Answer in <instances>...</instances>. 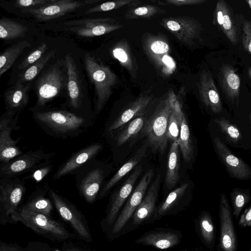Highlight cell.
I'll list each match as a JSON object with an SVG mask.
<instances>
[{
    "label": "cell",
    "mask_w": 251,
    "mask_h": 251,
    "mask_svg": "<svg viewBox=\"0 0 251 251\" xmlns=\"http://www.w3.org/2000/svg\"><path fill=\"white\" fill-rule=\"evenodd\" d=\"M49 187L45 184L36 189L22 206L32 211L51 217L53 206L50 200L45 197Z\"/></svg>",
    "instance_id": "obj_27"
},
{
    "label": "cell",
    "mask_w": 251,
    "mask_h": 251,
    "mask_svg": "<svg viewBox=\"0 0 251 251\" xmlns=\"http://www.w3.org/2000/svg\"><path fill=\"white\" fill-rule=\"evenodd\" d=\"M214 121L222 133L229 142L237 144L242 140L241 132L234 124L224 117L215 119Z\"/></svg>",
    "instance_id": "obj_42"
},
{
    "label": "cell",
    "mask_w": 251,
    "mask_h": 251,
    "mask_svg": "<svg viewBox=\"0 0 251 251\" xmlns=\"http://www.w3.org/2000/svg\"><path fill=\"white\" fill-rule=\"evenodd\" d=\"M53 164L51 160L46 162L29 173L23 179H32L36 182H39L51 172Z\"/></svg>",
    "instance_id": "obj_46"
},
{
    "label": "cell",
    "mask_w": 251,
    "mask_h": 251,
    "mask_svg": "<svg viewBox=\"0 0 251 251\" xmlns=\"http://www.w3.org/2000/svg\"><path fill=\"white\" fill-rule=\"evenodd\" d=\"M213 143L217 156L231 177L241 180L251 178V168L247 163L234 154L219 137H215Z\"/></svg>",
    "instance_id": "obj_16"
},
{
    "label": "cell",
    "mask_w": 251,
    "mask_h": 251,
    "mask_svg": "<svg viewBox=\"0 0 251 251\" xmlns=\"http://www.w3.org/2000/svg\"><path fill=\"white\" fill-rule=\"evenodd\" d=\"M203 0H166L164 1H160L163 5L170 4L175 6H184L199 4L205 2Z\"/></svg>",
    "instance_id": "obj_50"
},
{
    "label": "cell",
    "mask_w": 251,
    "mask_h": 251,
    "mask_svg": "<svg viewBox=\"0 0 251 251\" xmlns=\"http://www.w3.org/2000/svg\"><path fill=\"white\" fill-rule=\"evenodd\" d=\"M179 235L169 231H151L146 233L136 240V243L150 245L164 250L177 245L180 241Z\"/></svg>",
    "instance_id": "obj_25"
},
{
    "label": "cell",
    "mask_w": 251,
    "mask_h": 251,
    "mask_svg": "<svg viewBox=\"0 0 251 251\" xmlns=\"http://www.w3.org/2000/svg\"><path fill=\"white\" fill-rule=\"evenodd\" d=\"M220 233L218 251H237V240L228 200L224 193L219 203Z\"/></svg>",
    "instance_id": "obj_15"
},
{
    "label": "cell",
    "mask_w": 251,
    "mask_h": 251,
    "mask_svg": "<svg viewBox=\"0 0 251 251\" xmlns=\"http://www.w3.org/2000/svg\"><path fill=\"white\" fill-rule=\"evenodd\" d=\"M48 49L47 43L40 44L24 58L17 67L18 71L20 73L35 63L47 52Z\"/></svg>",
    "instance_id": "obj_44"
},
{
    "label": "cell",
    "mask_w": 251,
    "mask_h": 251,
    "mask_svg": "<svg viewBox=\"0 0 251 251\" xmlns=\"http://www.w3.org/2000/svg\"><path fill=\"white\" fill-rule=\"evenodd\" d=\"M179 146L178 141L173 142L170 149L165 177L168 189H172L179 179Z\"/></svg>",
    "instance_id": "obj_32"
},
{
    "label": "cell",
    "mask_w": 251,
    "mask_h": 251,
    "mask_svg": "<svg viewBox=\"0 0 251 251\" xmlns=\"http://www.w3.org/2000/svg\"><path fill=\"white\" fill-rule=\"evenodd\" d=\"M142 170V167L141 165L136 166L132 174L121 187L113 194L107 206L105 217L100 223L101 227L104 230H106L113 225L120 209L130 196Z\"/></svg>",
    "instance_id": "obj_14"
},
{
    "label": "cell",
    "mask_w": 251,
    "mask_h": 251,
    "mask_svg": "<svg viewBox=\"0 0 251 251\" xmlns=\"http://www.w3.org/2000/svg\"><path fill=\"white\" fill-rule=\"evenodd\" d=\"M229 195L232 206V215L238 220L242 209L251 201V194L249 189L235 188Z\"/></svg>",
    "instance_id": "obj_38"
},
{
    "label": "cell",
    "mask_w": 251,
    "mask_h": 251,
    "mask_svg": "<svg viewBox=\"0 0 251 251\" xmlns=\"http://www.w3.org/2000/svg\"><path fill=\"white\" fill-rule=\"evenodd\" d=\"M11 115L6 112L0 118V162L1 164L9 162L12 159L23 154L17 145L20 138L16 140L11 137L13 130L20 128L18 126V117Z\"/></svg>",
    "instance_id": "obj_12"
},
{
    "label": "cell",
    "mask_w": 251,
    "mask_h": 251,
    "mask_svg": "<svg viewBox=\"0 0 251 251\" xmlns=\"http://www.w3.org/2000/svg\"><path fill=\"white\" fill-rule=\"evenodd\" d=\"M198 88L201 99L204 104L213 113H220L222 111L220 97L209 71L201 72Z\"/></svg>",
    "instance_id": "obj_22"
},
{
    "label": "cell",
    "mask_w": 251,
    "mask_h": 251,
    "mask_svg": "<svg viewBox=\"0 0 251 251\" xmlns=\"http://www.w3.org/2000/svg\"></svg>",
    "instance_id": "obj_55"
},
{
    "label": "cell",
    "mask_w": 251,
    "mask_h": 251,
    "mask_svg": "<svg viewBox=\"0 0 251 251\" xmlns=\"http://www.w3.org/2000/svg\"><path fill=\"white\" fill-rule=\"evenodd\" d=\"M24 179L18 177L0 179V225L11 223L12 215L18 210L25 193Z\"/></svg>",
    "instance_id": "obj_7"
},
{
    "label": "cell",
    "mask_w": 251,
    "mask_h": 251,
    "mask_svg": "<svg viewBox=\"0 0 251 251\" xmlns=\"http://www.w3.org/2000/svg\"><path fill=\"white\" fill-rule=\"evenodd\" d=\"M248 2L249 3V5L251 8V0H248Z\"/></svg>",
    "instance_id": "obj_53"
},
{
    "label": "cell",
    "mask_w": 251,
    "mask_h": 251,
    "mask_svg": "<svg viewBox=\"0 0 251 251\" xmlns=\"http://www.w3.org/2000/svg\"><path fill=\"white\" fill-rule=\"evenodd\" d=\"M201 238L208 248H213L215 241V228L210 214L207 212L201 213L199 220Z\"/></svg>",
    "instance_id": "obj_36"
},
{
    "label": "cell",
    "mask_w": 251,
    "mask_h": 251,
    "mask_svg": "<svg viewBox=\"0 0 251 251\" xmlns=\"http://www.w3.org/2000/svg\"><path fill=\"white\" fill-rule=\"evenodd\" d=\"M17 222L22 223L38 234L54 242H62L78 237L59 221L23 207L18 209L12 216L11 223Z\"/></svg>",
    "instance_id": "obj_2"
},
{
    "label": "cell",
    "mask_w": 251,
    "mask_h": 251,
    "mask_svg": "<svg viewBox=\"0 0 251 251\" xmlns=\"http://www.w3.org/2000/svg\"><path fill=\"white\" fill-rule=\"evenodd\" d=\"M143 48L155 66L163 73L171 74L175 69V63L169 55L168 44L158 36L148 35L144 40Z\"/></svg>",
    "instance_id": "obj_18"
},
{
    "label": "cell",
    "mask_w": 251,
    "mask_h": 251,
    "mask_svg": "<svg viewBox=\"0 0 251 251\" xmlns=\"http://www.w3.org/2000/svg\"><path fill=\"white\" fill-rule=\"evenodd\" d=\"M160 184V176L158 175L132 215L134 225H141L152 215L154 210Z\"/></svg>",
    "instance_id": "obj_23"
},
{
    "label": "cell",
    "mask_w": 251,
    "mask_h": 251,
    "mask_svg": "<svg viewBox=\"0 0 251 251\" xmlns=\"http://www.w3.org/2000/svg\"><path fill=\"white\" fill-rule=\"evenodd\" d=\"M32 83L15 82L4 92L5 112L15 116L26 106L29 101V93Z\"/></svg>",
    "instance_id": "obj_21"
},
{
    "label": "cell",
    "mask_w": 251,
    "mask_h": 251,
    "mask_svg": "<svg viewBox=\"0 0 251 251\" xmlns=\"http://www.w3.org/2000/svg\"><path fill=\"white\" fill-rule=\"evenodd\" d=\"M54 152H45L42 149L29 151L12 159L1 164L0 178L14 177L30 173L42 164L50 161Z\"/></svg>",
    "instance_id": "obj_9"
},
{
    "label": "cell",
    "mask_w": 251,
    "mask_h": 251,
    "mask_svg": "<svg viewBox=\"0 0 251 251\" xmlns=\"http://www.w3.org/2000/svg\"><path fill=\"white\" fill-rule=\"evenodd\" d=\"M188 185V183H185L172 191L158 208L156 216L159 217L166 215L181 199Z\"/></svg>",
    "instance_id": "obj_40"
},
{
    "label": "cell",
    "mask_w": 251,
    "mask_h": 251,
    "mask_svg": "<svg viewBox=\"0 0 251 251\" xmlns=\"http://www.w3.org/2000/svg\"><path fill=\"white\" fill-rule=\"evenodd\" d=\"M242 30L243 44L246 50L251 53V22H244Z\"/></svg>",
    "instance_id": "obj_48"
},
{
    "label": "cell",
    "mask_w": 251,
    "mask_h": 251,
    "mask_svg": "<svg viewBox=\"0 0 251 251\" xmlns=\"http://www.w3.org/2000/svg\"><path fill=\"white\" fill-rule=\"evenodd\" d=\"M164 13L165 11L158 6L146 5L130 9L126 12L125 17L126 19H138L148 18Z\"/></svg>",
    "instance_id": "obj_43"
},
{
    "label": "cell",
    "mask_w": 251,
    "mask_h": 251,
    "mask_svg": "<svg viewBox=\"0 0 251 251\" xmlns=\"http://www.w3.org/2000/svg\"><path fill=\"white\" fill-rule=\"evenodd\" d=\"M238 224L241 228L251 226V204L241 215Z\"/></svg>",
    "instance_id": "obj_49"
},
{
    "label": "cell",
    "mask_w": 251,
    "mask_h": 251,
    "mask_svg": "<svg viewBox=\"0 0 251 251\" xmlns=\"http://www.w3.org/2000/svg\"><path fill=\"white\" fill-rule=\"evenodd\" d=\"M151 99V96L142 95L132 102L107 127L106 131L112 132L126 124L133 118L142 115Z\"/></svg>",
    "instance_id": "obj_24"
},
{
    "label": "cell",
    "mask_w": 251,
    "mask_h": 251,
    "mask_svg": "<svg viewBox=\"0 0 251 251\" xmlns=\"http://www.w3.org/2000/svg\"><path fill=\"white\" fill-rule=\"evenodd\" d=\"M216 20L221 29L233 44L237 43L236 28L226 3L219 0L215 10Z\"/></svg>",
    "instance_id": "obj_28"
},
{
    "label": "cell",
    "mask_w": 251,
    "mask_h": 251,
    "mask_svg": "<svg viewBox=\"0 0 251 251\" xmlns=\"http://www.w3.org/2000/svg\"><path fill=\"white\" fill-rule=\"evenodd\" d=\"M98 1L99 0H51L50 2L44 5L21 10V12L37 21H47L63 16L85 5Z\"/></svg>",
    "instance_id": "obj_11"
},
{
    "label": "cell",
    "mask_w": 251,
    "mask_h": 251,
    "mask_svg": "<svg viewBox=\"0 0 251 251\" xmlns=\"http://www.w3.org/2000/svg\"><path fill=\"white\" fill-rule=\"evenodd\" d=\"M138 1L133 0H118L105 2L88 9L85 12V14H89L96 12L111 11L126 5L135 6L137 4H135V3Z\"/></svg>",
    "instance_id": "obj_45"
},
{
    "label": "cell",
    "mask_w": 251,
    "mask_h": 251,
    "mask_svg": "<svg viewBox=\"0 0 251 251\" xmlns=\"http://www.w3.org/2000/svg\"><path fill=\"white\" fill-rule=\"evenodd\" d=\"M0 251H53L48 244L40 241H30L25 246L16 242L0 241Z\"/></svg>",
    "instance_id": "obj_39"
},
{
    "label": "cell",
    "mask_w": 251,
    "mask_h": 251,
    "mask_svg": "<svg viewBox=\"0 0 251 251\" xmlns=\"http://www.w3.org/2000/svg\"><path fill=\"white\" fill-rule=\"evenodd\" d=\"M219 75L220 84L226 98L232 103L237 104L240 94L239 77L229 66L223 67Z\"/></svg>",
    "instance_id": "obj_26"
},
{
    "label": "cell",
    "mask_w": 251,
    "mask_h": 251,
    "mask_svg": "<svg viewBox=\"0 0 251 251\" xmlns=\"http://www.w3.org/2000/svg\"><path fill=\"white\" fill-rule=\"evenodd\" d=\"M60 251H91L73 244H65Z\"/></svg>",
    "instance_id": "obj_51"
},
{
    "label": "cell",
    "mask_w": 251,
    "mask_h": 251,
    "mask_svg": "<svg viewBox=\"0 0 251 251\" xmlns=\"http://www.w3.org/2000/svg\"><path fill=\"white\" fill-rule=\"evenodd\" d=\"M31 112L46 133L57 138L77 137L92 124L90 119L67 110L42 108Z\"/></svg>",
    "instance_id": "obj_1"
},
{
    "label": "cell",
    "mask_w": 251,
    "mask_h": 251,
    "mask_svg": "<svg viewBox=\"0 0 251 251\" xmlns=\"http://www.w3.org/2000/svg\"><path fill=\"white\" fill-rule=\"evenodd\" d=\"M56 53V49H52L48 51L39 60L24 71L20 72L18 74L16 82L23 84L32 83V81L37 78L50 61L53 58Z\"/></svg>",
    "instance_id": "obj_30"
},
{
    "label": "cell",
    "mask_w": 251,
    "mask_h": 251,
    "mask_svg": "<svg viewBox=\"0 0 251 251\" xmlns=\"http://www.w3.org/2000/svg\"><path fill=\"white\" fill-rule=\"evenodd\" d=\"M146 148V146L142 147L131 158L118 170L116 174L102 187L98 199H102L106 196L114 185L136 166L144 156Z\"/></svg>",
    "instance_id": "obj_29"
},
{
    "label": "cell",
    "mask_w": 251,
    "mask_h": 251,
    "mask_svg": "<svg viewBox=\"0 0 251 251\" xmlns=\"http://www.w3.org/2000/svg\"><path fill=\"white\" fill-rule=\"evenodd\" d=\"M249 122H250V127L251 128V114H250V115L249 116Z\"/></svg>",
    "instance_id": "obj_52"
},
{
    "label": "cell",
    "mask_w": 251,
    "mask_h": 251,
    "mask_svg": "<svg viewBox=\"0 0 251 251\" xmlns=\"http://www.w3.org/2000/svg\"><path fill=\"white\" fill-rule=\"evenodd\" d=\"M250 251H251V248H250Z\"/></svg>",
    "instance_id": "obj_54"
},
{
    "label": "cell",
    "mask_w": 251,
    "mask_h": 251,
    "mask_svg": "<svg viewBox=\"0 0 251 251\" xmlns=\"http://www.w3.org/2000/svg\"><path fill=\"white\" fill-rule=\"evenodd\" d=\"M67 73L64 58L58 59L45 69L35 81L37 96L35 106L30 111L44 108L49 101L67 89Z\"/></svg>",
    "instance_id": "obj_3"
},
{
    "label": "cell",
    "mask_w": 251,
    "mask_h": 251,
    "mask_svg": "<svg viewBox=\"0 0 251 251\" xmlns=\"http://www.w3.org/2000/svg\"><path fill=\"white\" fill-rule=\"evenodd\" d=\"M146 118L138 117L132 120L128 126L117 135L116 146L120 147L132 138L143 128Z\"/></svg>",
    "instance_id": "obj_41"
},
{
    "label": "cell",
    "mask_w": 251,
    "mask_h": 251,
    "mask_svg": "<svg viewBox=\"0 0 251 251\" xmlns=\"http://www.w3.org/2000/svg\"><path fill=\"white\" fill-rule=\"evenodd\" d=\"M178 143L185 162H190L193 157V149L189 128L184 113L181 116Z\"/></svg>",
    "instance_id": "obj_34"
},
{
    "label": "cell",
    "mask_w": 251,
    "mask_h": 251,
    "mask_svg": "<svg viewBox=\"0 0 251 251\" xmlns=\"http://www.w3.org/2000/svg\"><path fill=\"white\" fill-rule=\"evenodd\" d=\"M102 145L99 143L91 144L73 154L57 169L53 178L58 179L75 172L96 156L101 151Z\"/></svg>",
    "instance_id": "obj_19"
},
{
    "label": "cell",
    "mask_w": 251,
    "mask_h": 251,
    "mask_svg": "<svg viewBox=\"0 0 251 251\" xmlns=\"http://www.w3.org/2000/svg\"><path fill=\"white\" fill-rule=\"evenodd\" d=\"M27 27L24 25L6 17L0 20V38L4 41H11L24 37Z\"/></svg>",
    "instance_id": "obj_33"
},
{
    "label": "cell",
    "mask_w": 251,
    "mask_h": 251,
    "mask_svg": "<svg viewBox=\"0 0 251 251\" xmlns=\"http://www.w3.org/2000/svg\"><path fill=\"white\" fill-rule=\"evenodd\" d=\"M67 73L69 105L74 110L79 109L82 104L83 92L81 79L75 59L70 53L64 56Z\"/></svg>",
    "instance_id": "obj_20"
},
{
    "label": "cell",
    "mask_w": 251,
    "mask_h": 251,
    "mask_svg": "<svg viewBox=\"0 0 251 251\" xmlns=\"http://www.w3.org/2000/svg\"><path fill=\"white\" fill-rule=\"evenodd\" d=\"M75 175L76 185L80 195L88 203L98 199L105 177V171L95 158L77 170Z\"/></svg>",
    "instance_id": "obj_8"
},
{
    "label": "cell",
    "mask_w": 251,
    "mask_h": 251,
    "mask_svg": "<svg viewBox=\"0 0 251 251\" xmlns=\"http://www.w3.org/2000/svg\"><path fill=\"white\" fill-rule=\"evenodd\" d=\"M51 0H18L13 5L21 10L36 8L49 3Z\"/></svg>",
    "instance_id": "obj_47"
},
{
    "label": "cell",
    "mask_w": 251,
    "mask_h": 251,
    "mask_svg": "<svg viewBox=\"0 0 251 251\" xmlns=\"http://www.w3.org/2000/svg\"><path fill=\"white\" fill-rule=\"evenodd\" d=\"M161 24L186 45H194L195 41L200 38L201 25L193 18L188 16L165 18L162 19Z\"/></svg>",
    "instance_id": "obj_13"
},
{
    "label": "cell",
    "mask_w": 251,
    "mask_h": 251,
    "mask_svg": "<svg viewBox=\"0 0 251 251\" xmlns=\"http://www.w3.org/2000/svg\"><path fill=\"white\" fill-rule=\"evenodd\" d=\"M67 31L82 37H93L106 34L120 28L121 25L115 19L85 18L64 22Z\"/></svg>",
    "instance_id": "obj_10"
},
{
    "label": "cell",
    "mask_w": 251,
    "mask_h": 251,
    "mask_svg": "<svg viewBox=\"0 0 251 251\" xmlns=\"http://www.w3.org/2000/svg\"><path fill=\"white\" fill-rule=\"evenodd\" d=\"M183 113L181 106L179 101L176 99L169 118L167 130L168 139L173 142L178 140Z\"/></svg>",
    "instance_id": "obj_35"
},
{
    "label": "cell",
    "mask_w": 251,
    "mask_h": 251,
    "mask_svg": "<svg viewBox=\"0 0 251 251\" xmlns=\"http://www.w3.org/2000/svg\"><path fill=\"white\" fill-rule=\"evenodd\" d=\"M176 97L173 92L161 100L152 114L146 122L143 133L155 151L164 152L168 139L167 130L168 120Z\"/></svg>",
    "instance_id": "obj_5"
},
{
    "label": "cell",
    "mask_w": 251,
    "mask_h": 251,
    "mask_svg": "<svg viewBox=\"0 0 251 251\" xmlns=\"http://www.w3.org/2000/svg\"><path fill=\"white\" fill-rule=\"evenodd\" d=\"M112 52L114 57L118 60L123 67L130 74H135L137 70V65L126 44H118L113 48Z\"/></svg>",
    "instance_id": "obj_37"
},
{
    "label": "cell",
    "mask_w": 251,
    "mask_h": 251,
    "mask_svg": "<svg viewBox=\"0 0 251 251\" xmlns=\"http://www.w3.org/2000/svg\"><path fill=\"white\" fill-rule=\"evenodd\" d=\"M153 175V171L152 169L149 170L144 174L112 226L111 230V237H114L119 233L133 215L144 199Z\"/></svg>",
    "instance_id": "obj_17"
},
{
    "label": "cell",
    "mask_w": 251,
    "mask_h": 251,
    "mask_svg": "<svg viewBox=\"0 0 251 251\" xmlns=\"http://www.w3.org/2000/svg\"><path fill=\"white\" fill-rule=\"evenodd\" d=\"M84 63L88 77L95 91V114L102 110L112 93L117 81L116 75L108 66L102 65L89 53L84 55Z\"/></svg>",
    "instance_id": "obj_4"
},
{
    "label": "cell",
    "mask_w": 251,
    "mask_h": 251,
    "mask_svg": "<svg viewBox=\"0 0 251 251\" xmlns=\"http://www.w3.org/2000/svg\"><path fill=\"white\" fill-rule=\"evenodd\" d=\"M30 46L31 43L24 40L15 43L2 51L0 55V76L5 73L22 53Z\"/></svg>",
    "instance_id": "obj_31"
},
{
    "label": "cell",
    "mask_w": 251,
    "mask_h": 251,
    "mask_svg": "<svg viewBox=\"0 0 251 251\" xmlns=\"http://www.w3.org/2000/svg\"><path fill=\"white\" fill-rule=\"evenodd\" d=\"M48 194L60 216L70 225L78 238L85 242H91L92 234L82 212L55 190L49 188Z\"/></svg>",
    "instance_id": "obj_6"
}]
</instances>
